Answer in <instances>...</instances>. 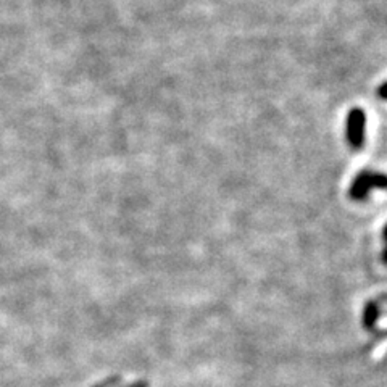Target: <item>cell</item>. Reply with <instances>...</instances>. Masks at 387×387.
Here are the masks:
<instances>
[{
	"mask_svg": "<svg viewBox=\"0 0 387 387\" xmlns=\"http://www.w3.org/2000/svg\"><path fill=\"white\" fill-rule=\"evenodd\" d=\"M371 189H387V174L363 169L352 181L349 189V197L355 202H363L370 197Z\"/></svg>",
	"mask_w": 387,
	"mask_h": 387,
	"instance_id": "cell-1",
	"label": "cell"
},
{
	"mask_svg": "<svg viewBox=\"0 0 387 387\" xmlns=\"http://www.w3.org/2000/svg\"><path fill=\"white\" fill-rule=\"evenodd\" d=\"M346 128L349 146L353 150H362L365 147V128H367V115L362 108H352L349 111Z\"/></svg>",
	"mask_w": 387,
	"mask_h": 387,
	"instance_id": "cell-2",
	"label": "cell"
},
{
	"mask_svg": "<svg viewBox=\"0 0 387 387\" xmlns=\"http://www.w3.org/2000/svg\"><path fill=\"white\" fill-rule=\"evenodd\" d=\"M381 316V307L376 300H370L363 309V316H362V325L365 331L374 332L376 325H378V320Z\"/></svg>",
	"mask_w": 387,
	"mask_h": 387,
	"instance_id": "cell-3",
	"label": "cell"
},
{
	"mask_svg": "<svg viewBox=\"0 0 387 387\" xmlns=\"http://www.w3.org/2000/svg\"><path fill=\"white\" fill-rule=\"evenodd\" d=\"M378 95L383 100H387V81L381 84V86L378 87Z\"/></svg>",
	"mask_w": 387,
	"mask_h": 387,
	"instance_id": "cell-4",
	"label": "cell"
},
{
	"mask_svg": "<svg viewBox=\"0 0 387 387\" xmlns=\"http://www.w3.org/2000/svg\"><path fill=\"white\" fill-rule=\"evenodd\" d=\"M381 260H383L384 265H387V246H384V251L381 253Z\"/></svg>",
	"mask_w": 387,
	"mask_h": 387,
	"instance_id": "cell-5",
	"label": "cell"
},
{
	"mask_svg": "<svg viewBox=\"0 0 387 387\" xmlns=\"http://www.w3.org/2000/svg\"><path fill=\"white\" fill-rule=\"evenodd\" d=\"M383 239H384V246H387V225L384 226V230H383Z\"/></svg>",
	"mask_w": 387,
	"mask_h": 387,
	"instance_id": "cell-6",
	"label": "cell"
}]
</instances>
